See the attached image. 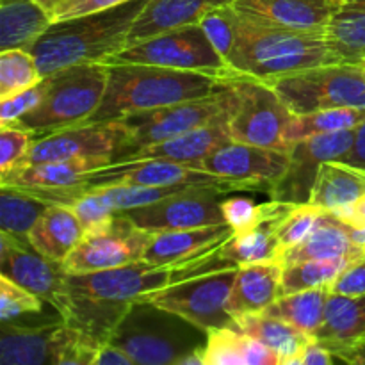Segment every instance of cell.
<instances>
[{
    "mask_svg": "<svg viewBox=\"0 0 365 365\" xmlns=\"http://www.w3.org/2000/svg\"><path fill=\"white\" fill-rule=\"evenodd\" d=\"M330 292L344 296H364L365 294V257L359 262L351 264L334 284Z\"/></svg>",
    "mask_w": 365,
    "mask_h": 365,
    "instance_id": "cell-49",
    "label": "cell"
},
{
    "mask_svg": "<svg viewBox=\"0 0 365 365\" xmlns=\"http://www.w3.org/2000/svg\"><path fill=\"white\" fill-rule=\"evenodd\" d=\"M289 163L291 153L287 150L230 141L207 155L198 168L207 173L237 182L245 187L262 184L273 187L284 177Z\"/></svg>",
    "mask_w": 365,
    "mask_h": 365,
    "instance_id": "cell-18",
    "label": "cell"
},
{
    "mask_svg": "<svg viewBox=\"0 0 365 365\" xmlns=\"http://www.w3.org/2000/svg\"><path fill=\"white\" fill-rule=\"evenodd\" d=\"M109 157H75L66 160L18 166L2 177V187L27 189V191H68L82 187L86 178L96 170L109 166Z\"/></svg>",
    "mask_w": 365,
    "mask_h": 365,
    "instance_id": "cell-22",
    "label": "cell"
},
{
    "mask_svg": "<svg viewBox=\"0 0 365 365\" xmlns=\"http://www.w3.org/2000/svg\"><path fill=\"white\" fill-rule=\"evenodd\" d=\"M53 202L16 187H2L0 195V228L2 232L27 241L29 232L32 230L39 217Z\"/></svg>",
    "mask_w": 365,
    "mask_h": 365,
    "instance_id": "cell-37",
    "label": "cell"
},
{
    "mask_svg": "<svg viewBox=\"0 0 365 365\" xmlns=\"http://www.w3.org/2000/svg\"><path fill=\"white\" fill-rule=\"evenodd\" d=\"M355 262L359 260L349 257H335V259L299 260V262L287 264L282 273V296L305 289L330 287Z\"/></svg>",
    "mask_w": 365,
    "mask_h": 365,
    "instance_id": "cell-38",
    "label": "cell"
},
{
    "mask_svg": "<svg viewBox=\"0 0 365 365\" xmlns=\"http://www.w3.org/2000/svg\"><path fill=\"white\" fill-rule=\"evenodd\" d=\"M235 0H150L132 25L127 45L171 29L198 24L207 11L232 6Z\"/></svg>",
    "mask_w": 365,
    "mask_h": 365,
    "instance_id": "cell-26",
    "label": "cell"
},
{
    "mask_svg": "<svg viewBox=\"0 0 365 365\" xmlns=\"http://www.w3.org/2000/svg\"><path fill=\"white\" fill-rule=\"evenodd\" d=\"M353 130L312 135L294 143L289 150L291 163L284 177L271 187V198L284 203H309L321 164L342 160L355 145Z\"/></svg>",
    "mask_w": 365,
    "mask_h": 365,
    "instance_id": "cell-15",
    "label": "cell"
},
{
    "mask_svg": "<svg viewBox=\"0 0 365 365\" xmlns=\"http://www.w3.org/2000/svg\"><path fill=\"white\" fill-rule=\"evenodd\" d=\"M230 82L209 73L150 64H107V86L98 109L86 123H103L141 110L202 98Z\"/></svg>",
    "mask_w": 365,
    "mask_h": 365,
    "instance_id": "cell-2",
    "label": "cell"
},
{
    "mask_svg": "<svg viewBox=\"0 0 365 365\" xmlns=\"http://www.w3.org/2000/svg\"><path fill=\"white\" fill-rule=\"evenodd\" d=\"M123 141L125 132L118 120L73 125L38 135L18 166L66 160L75 157H109L113 163V157L120 152Z\"/></svg>",
    "mask_w": 365,
    "mask_h": 365,
    "instance_id": "cell-16",
    "label": "cell"
},
{
    "mask_svg": "<svg viewBox=\"0 0 365 365\" xmlns=\"http://www.w3.org/2000/svg\"><path fill=\"white\" fill-rule=\"evenodd\" d=\"M110 184L150 185V187H173V185H220L228 189H245V185L228 178L207 173L187 164L164 159L130 160V163L109 164L96 170L86 178L82 187H98Z\"/></svg>",
    "mask_w": 365,
    "mask_h": 365,
    "instance_id": "cell-17",
    "label": "cell"
},
{
    "mask_svg": "<svg viewBox=\"0 0 365 365\" xmlns=\"http://www.w3.org/2000/svg\"><path fill=\"white\" fill-rule=\"evenodd\" d=\"M364 121L365 109H355V107H337V109H321L307 114H294L285 130V143L291 150V146L302 139L331 134V132L353 130Z\"/></svg>",
    "mask_w": 365,
    "mask_h": 365,
    "instance_id": "cell-36",
    "label": "cell"
},
{
    "mask_svg": "<svg viewBox=\"0 0 365 365\" xmlns=\"http://www.w3.org/2000/svg\"><path fill=\"white\" fill-rule=\"evenodd\" d=\"M282 273L284 264L277 260L239 267L227 307L230 316L260 314L273 305L282 296Z\"/></svg>",
    "mask_w": 365,
    "mask_h": 365,
    "instance_id": "cell-24",
    "label": "cell"
},
{
    "mask_svg": "<svg viewBox=\"0 0 365 365\" xmlns=\"http://www.w3.org/2000/svg\"><path fill=\"white\" fill-rule=\"evenodd\" d=\"M328 296H330V287L305 289L292 294H284L273 305L267 307L264 314L278 317L302 330L303 334L314 337L323 324Z\"/></svg>",
    "mask_w": 365,
    "mask_h": 365,
    "instance_id": "cell-35",
    "label": "cell"
},
{
    "mask_svg": "<svg viewBox=\"0 0 365 365\" xmlns=\"http://www.w3.org/2000/svg\"><path fill=\"white\" fill-rule=\"evenodd\" d=\"M335 257H349L362 260L365 248L356 245L349 235V225L339 220L334 212H327L317 225L316 230L296 248L289 250L282 257V264L299 262V260L314 259H335Z\"/></svg>",
    "mask_w": 365,
    "mask_h": 365,
    "instance_id": "cell-28",
    "label": "cell"
},
{
    "mask_svg": "<svg viewBox=\"0 0 365 365\" xmlns=\"http://www.w3.org/2000/svg\"><path fill=\"white\" fill-rule=\"evenodd\" d=\"M234 328L262 342L271 351L277 353L280 365H294L303 348L314 339L292 324L264 312L235 317Z\"/></svg>",
    "mask_w": 365,
    "mask_h": 365,
    "instance_id": "cell-32",
    "label": "cell"
},
{
    "mask_svg": "<svg viewBox=\"0 0 365 365\" xmlns=\"http://www.w3.org/2000/svg\"><path fill=\"white\" fill-rule=\"evenodd\" d=\"M292 114L321 109H365L364 64L334 63L284 75L269 82Z\"/></svg>",
    "mask_w": 365,
    "mask_h": 365,
    "instance_id": "cell-9",
    "label": "cell"
},
{
    "mask_svg": "<svg viewBox=\"0 0 365 365\" xmlns=\"http://www.w3.org/2000/svg\"><path fill=\"white\" fill-rule=\"evenodd\" d=\"M232 235L234 230L228 223L155 232L141 262L150 266H175L203 259L216 253Z\"/></svg>",
    "mask_w": 365,
    "mask_h": 365,
    "instance_id": "cell-20",
    "label": "cell"
},
{
    "mask_svg": "<svg viewBox=\"0 0 365 365\" xmlns=\"http://www.w3.org/2000/svg\"><path fill=\"white\" fill-rule=\"evenodd\" d=\"M36 2H38L43 9H46L50 14H52L53 9H56L57 6H61L63 2H66V0H36Z\"/></svg>",
    "mask_w": 365,
    "mask_h": 365,
    "instance_id": "cell-56",
    "label": "cell"
},
{
    "mask_svg": "<svg viewBox=\"0 0 365 365\" xmlns=\"http://www.w3.org/2000/svg\"><path fill=\"white\" fill-rule=\"evenodd\" d=\"M103 64H150L209 73L230 82L232 71L200 24L184 25L150 36L113 53Z\"/></svg>",
    "mask_w": 365,
    "mask_h": 365,
    "instance_id": "cell-8",
    "label": "cell"
},
{
    "mask_svg": "<svg viewBox=\"0 0 365 365\" xmlns=\"http://www.w3.org/2000/svg\"><path fill=\"white\" fill-rule=\"evenodd\" d=\"M355 145H353L351 152L342 159V163L365 170V121L355 128Z\"/></svg>",
    "mask_w": 365,
    "mask_h": 365,
    "instance_id": "cell-53",
    "label": "cell"
},
{
    "mask_svg": "<svg viewBox=\"0 0 365 365\" xmlns=\"http://www.w3.org/2000/svg\"><path fill=\"white\" fill-rule=\"evenodd\" d=\"M96 351L98 349L66 321L41 328L4 323L0 335L2 365H91Z\"/></svg>",
    "mask_w": 365,
    "mask_h": 365,
    "instance_id": "cell-12",
    "label": "cell"
},
{
    "mask_svg": "<svg viewBox=\"0 0 365 365\" xmlns=\"http://www.w3.org/2000/svg\"><path fill=\"white\" fill-rule=\"evenodd\" d=\"M327 212L328 210L319 209V207L312 205V203H291L289 209L285 210L284 216L280 217V221H278L277 228L282 257H284L289 250L302 245V242L316 230V227L321 223V220H323V216Z\"/></svg>",
    "mask_w": 365,
    "mask_h": 365,
    "instance_id": "cell-40",
    "label": "cell"
},
{
    "mask_svg": "<svg viewBox=\"0 0 365 365\" xmlns=\"http://www.w3.org/2000/svg\"><path fill=\"white\" fill-rule=\"evenodd\" d=\"M291 203L278 202L277 210L267 217L259 227L252 228L248 232L234 234L223 246L220 253L227 260L234 262L235 266H248V264L259 262H280V245H278V221L284 216L285 210Z\"/></svg>",
    "mask_w": 365,
    "mask_h": 365,
    "instance_id": "cell-31",
    "label": "cell"
},
{
    "mask_svg": "<svg viewBox=\"0 0 365 365\" xmlns=\"http://www.w3.org/2000/svg\"><path fill=\"white\" fill-rule=\"evenodd\" d=\"M277 207L278 202L274 200L271 203L259 205L252 198H245V196H228L221 203L225 221L230 225L234 234H241V232H248L259 227L277 210Z\"/></svg>",
    "mask_w": 365,
    "mask_h": 365,
    "instance_id": "cell-44",
    "label": "cell"
},
{
    "mask_svg": "<svg viewBox=\"0 0 365 365\" xmlns=\"http://www.w3.org/2000/svg\"><path fill=\"white\" fill-rule=\"evenodd\" d=\"M43 96V84L32 86L11 98L0 100V125H14L24 114L34 109Z\"/></svg>",
    "mask_w": 365,
    "mask_h": 365,
    "instance_id": "cell-47",
    "label": "cell"
},
{
    "mask_svg": "<svg viewBox=\"0 0 365 365\" xmlns=\"http://www.w3.org/2000/svg\"><path fill=\"white\" fill-rule=\"evenodd\" d=\"M178 316L146 302H134L110 342L123 349L135 365H180L185 356L205 348V339H185L173 323Z\"/></svg>",
    "mask_w": 365,
    "mask_h": 365,
    "instance_id": "cell-7",
    "label": "cell"
},
{
    "mask_svg": "<svg viewBox=\"0 0 365 365\" xmlns=\"http://www.w3.org/2000/svg\"><path fill=\"white\" fill-rule=\"evenodd\" d=\"M128 0H66L57 6L52 13V20H66V18L84 16V14L98 13V11L110 9V7L121 6Z\"/></svg>",
    "mask_w": 365,
    "mask_h": 365,
    "instance_id": "cell-48",
    "label": "cell"
},
{
    "mask_svg": "<svg viewBox=\"0 0 365 365\" xmlns=\"http://www.w3.org/2000/svg\"><path fill=\"white\" fill-rule=\"evenodd\" d=\"M150 241L152 232L141 230L125 214L118 212L107 230L84 235L66 257L63 269L66 274H84L141 262Z\"/></svg>",
    "mask_w": 365,
    "mask_h": 365,
    "instance_id": "cell-14",
    "label": "cell"
},
{
    "mask_svg": "<svg viewBox=\"0 0 365 365\" xmlns=\"http://www.w3.org/2000/svg\"><path fill=\"white\" fill-rule=\"evenodd\" d=\"M362 64H364V68H365V61H364V63H362Z\"/></svg>",
    "mask_w": 365,
    "mask_h": 365,
    "instance_id": "cell-57",
    "label": "cell"
},
{
    "mask_svg": "<svg viewBox=\"0 0 365 365\" xmlns=\"http://www.w3.org/2000/svg\"><path fill=\"white\" fill-rule=\"evenodd\" d=\"M228 191L232 189L220 185H187L159 202L121 214H125L135 227L152 234L221 225L227 223L221 203Z\"/></svg>",
    "mask_w": 365,
    "mask_h": 365,
    "instance_id": "cell-13",
    "label": "cell"
},
{
    "mask_svg": "<svg viewBox=\"0 0 365 365\" xmlns=\"http://www.w3.org/2000/svg\"><path fill=\"white\" fill-rule=\"evenodd\" d=\"M70 207L77 214L78 221L84 228V235L98 234L113 225L116 210L107 203V200L96 189H84L77 198L71 200Z\"/></svg>",
    "mask_w": 365,
    "mask_h": 365,
    "instance_id": "cell-43",
    "label": "cell"
},
{
    "mask_svg": "<svg viewBox=\"0 0 365 365\" xmlns=\"http://www.w3.org/2000/svg\"><path fill=\"white\" fill-rule=\"evenodd\" d=\"M230 84L239 98L237 107L228 120L232 141L289 152L285 130L294 114L273 86L266 81L239 75H232Z\"/></svg>",
    "mask_w": 365,
    "mask_h": 365,
    "instance_id": "cell-11",
    "label": "cell"
},
{
    "mask_svg": "<svg viewBox=\"0 0 365 365\" xmlns=\"http://www.w3.org/2000/svg\"><path fill=\"white\" fill-rule=\"evenodd\" d=\"M334 214L351 227H365V195L351 205L335 210Z\"/></svg>",
    "mask_w": 365,
    "mask_h": 365,
    "instance_id": "cell-52",
    "label": "cell"
},
{
    "mask_svg": "<svg viewBox=\"0 0 365 365\" xmlns=\"http://www.w3.org/2000/svg\"><path fill=\"white\" fill-rule=\"evenodd\" d=\"M41 78L34 56L29 50L11 48L0 52V100L20 95L39 84Z\"/></svg>",
    "mask_w": 365,
    "mask_h": 365,
    "instance_id": "cell-39",
    "label": "cell"
},
{
    "mask_svg": "<svg viewBox=\"0 0 365 365\" xmlns=\"http://www.w3.org/2000/svg\"><path fill=\"white\" fill-rule=\"evenodd\" d=\"M327 41L341 63L365 61V0H339L327 25Z\"/></svg>",
    "mask_w": 365,
    "mask_h": 365,
    "instance_id": "cell-34",
    "label": "cell"
},
{
    "mask_svg": "<svg viewBox=\"0 0 365 365\" xmlns=\"http://www.w3.org/2000/svg\"><path fill=\"white\" fill-rule=\"evenodd\" d=\"M237 102V93L230 84L228 88L202 96V98L118 118L123 127L125 141L120 152L113 157V163H118L135 150L175 138L192 128L203 127L212 121L230 120Z\"/></svg>",
    "mask_w": 365,
    "mask_h": 365,
    "instance_id": "cell-6",
    "label": "cell"
},
{
    "mask_svg": "<svg viewBox=\"0 0 365 365\" xmlns=\"http://www.w3.org/2000/svg\"><path fill=\"white\" fill-rule=\"evenodd\" d=\"M52 21V14L36 0H2L0 52L11 48L29 50Z\"/></svg>",
    "mask_w": 365,
    "mask_h": 365,
    "instance_id": "cell-33",
    "label": "cell"
},
{
    "mask_svg": "<svg viewBox=\"0 0 365 365\" xmlns=\"http://www.w3.org/2000/svg\"><path fill=\"white\" fill-rule=\"evenodd\" d=\"M91 365H135L134 360L113 342L100 346Z\"/></svg>",
    "mask_w": 365,
    "mask_h": 365,
    "instance_id": "cell-51",
    "label": "cell"
},
{
    "mask_svg": "<svg viewBox=\"0 0 365 365\" xmlns=\"http://www.w3.org/2000/svg\"><path fill=\"white\" fill-rule=\"evenodd\" d=\"M223 267L239 266L225 259L220 250L203 259L175 264V266H150L145 262H134L114 269L95 271V273L68 274L64 292L100 299V302L134 303L150 292L160 291L177 282Z\"/></svg>",
    "mask_w": 365,
    "mask_h": 365,
    "instance_id": "cell-5",
    "label": "cell"
},
{
    "mask_svg": "<svg viewBox=\"0 0 365 365\" xmlns=\"http://www.w3.org/2000/svg\"><path fill=\"white\" fill-rule=\"evenodd\" d=\"M0 271L2 277L34 292L43 302L59 309L66 289L63 264L48 260L36 252L29 241L2 232L0 235Z\"/></svg>",
    "mask_w": 365,
    "mask_h": 365,
    "instance_id": "cell-19",
    "label": "cell"
},
{
    "mask_svg": "<svg viewBox=\"0 0 365 365\" xmlns=\"http://www.w3.org/2000/svg\"><path fill=\"white\" fill-rule=\"evenodd\" d=\"M335 356H337V360H342V362H346V364L365 365V342L355 346V348L344 349V351L337 353Z\"/></svg>",
    "mask_w": 365,
    "mask_h": 365,
    "instance_id": "cell-54",
    "label": "cell"
},
{
    "mask_svg": "<svg viewBox=\"0 0 365 365\" xmlns=\"http://www.w3.org/2000/svg\"><path fill=\"white\" fill-rule=\"evenodd\" d=\"M237 269L239 267H223L198 274L145 294L138 302L152 303L159 309L168 310L202 328L203 331L234 327V317L227 307L237 278Z\"/></svg>",
    "mask_w": 365,
    "mask_h": 365,
    "instance_id": "cell-10",
    "label": "cell"
},
{
    "mask_svg": "<svg viewBox=\"0 0 365 365\" xmlns=\"http://www.w3.org/2000/svg\"><path fill=\"white\" fill-rule=\"evenodd\" d=\"M334 63L341 61L331 52L324 32L292 31L259 24L242 14L237 38L227 57L232 75L266 82Z\"/></svg>",
    "mask_w": 365,
    "mask_h": 365,
    "instance_id": "cell-3",
    "label": "cell"
},
{
    "mask_svg": "<svg viewBox=\"0 0 365 365\" xmlns=\"http://www.w3.org/2000/svg\"><path fill=\"white\" fill-rule=\"evenodd\" d=\"M314 339L331 349L334 355L365 342V294L344 296L330 292L323 324Z\"/></svg>",
    "mask_w": 365,
    "mask_h": 365,
    "instance_id": "cell-25",
    "label": "cell"
},
{
    "mask_svg": "<svg viewBox=\"0 0 365 365\" xmlns=\"http://www.w3.org/2000/svg\"><path fill=\"white\" fill-rule=\"evenodd\" d=\"M232 141L230 130H228V120L212 121L203 127L192 128L175 138L164 139L155 145L145 146L135 152L128 153L118 163H130V160H145V159H164L175 160V163L187 164V166L198 168L200 163L207 155L214 152L220 146ZM110 163V164H118ZM200 170V168H198Z\"/></svg>",
    "mask_w": 365,
    "mask_h": 365,
    "instance_id": "cell-23",
    "label": "cell"
},
{
    "mask_svg": "<svg viewBox=\"0 0 365 365\" xmlns=\"http://www.w3.org/2000/svg\"><path fill=\"white\" fill-rule=\"evenodd\" d=\"M43 96L38 106L14 125L48 134L61 128L86 123L98 109L107 86V64L88 63L63 68L41 78Z\"/></svg>",
    "mask_w": 365,
    "mask_h": 365,
    "instance_id": "cell-4",
    "label": "cell"
},
{
    "mask_svg": "<svg viewBox=\"0 0 365 365\" xmlns=\"http://www.w3.org/2000/svg\"><path fill=\"white\" fill-rule=\"evenodd\" d=\"M335 360H337V356L334 355L331 349H328L327 346H323L321 342H317L316 339H312V341L303 348V351L299 353L294 365H330L334 364Z\"/></svg>",
    "mask_w": 365,
    "mask_h": 365,
    "instance_id": "cell-50",
    "label": "cell"
},
{
    "mask_svg": "<svg viewBox=\"0 0 365 365\" xmlns=\"http://www.w3.org/2000/svg\"><path fill=\"white\" fill-rule=\"evenodd\" d=\"M43 299L6 277H0V319L9 323L24 314L41 312Z\"/></svg>",
    "mask_w": 365,
    "mask_h": 365,
    "instance_id": "cell-45",
    "label": "cell"
},
{
    "mask_svg": "<svg viewBox=\"0 0 365 365\" xmlns=\"http://www.w3.org/2000/svg\"><path fill=\"white\" fill-rule=\"evenodd\" d=\"M364 195L365 170L342 160H327L321 164L309 203L328 212H335L355 203Z\"/></svg>",
    "mask_w": 365,
    "mask_h": 365,
    "instance_id": "cell-30",
    "label": "cell"
},
{
    "mask_svg": "<svg viewBox=\"0 0 365 365\" xmlns=\"http://www.w3.org/2000/svg\"><path fill=\"white\" fill-rule=\"evenodd\" d=\"M205 365H280L278 355L262 342L235 330L234 327L207 331L203 348Z\"/></svg>",
    "mask_w": 365,
    "mask_h": 365,
    "instance_id": "cell-29",
    "label": "cell"
},
{
    "mask_svg": "<svg viewBox=\"0 0 365 365\" xmlns=\"http://www.w3.org/2000/svg\"><path fill=\"white\" fill-rule=\"evenodd\" d=\"M349 235L359 246L365 248V227H351L349 225Z\"/></svg>",
    "mask_w": 365,
    "mask_h": 365,
    "instance_id": "cell-55",
    "label": "cell"
},
{
    "mask_svg": "<svg viewBox=\"0 0 365 365\" xmlns=\"http://www.w3.org/2000/svg\"><path fill=\"white\" fill-rule=\"evenodd\" d=\"M187 185H173V187H150V185H132V184H110L93 187L107 200L110 207L116 212H125V210L138 209V207L150 205ZM91 189V187H89Z\"/></svg>",
    "mask_w": 365,
    "mask_h": 365,
    "instance_id": "cell-41",
    "label": "cell"
},
{
    "mask_svg": "<svg viewBox=\"0 0 365 365\" xmlns=\"http://www.w3.org/2000/svg\"><path fill=\"white\" fill-rule=\"evenodd\" d=\"M84 239V228L77 214L66 203L53 202L29 232L32 248L53 262L63 264Z\"/></svg>",
    "mask_w": 365,
    "mask_h": 365,
    "instance_id": "cell-27",
    "label": "cell"
},
{
    "mask_svg": "<svg viewBox=\"0 0 365 365\" xmlns=\"http://www.w3.org/2000/svg\"><path fill=\"white\" fill-rule=\"evenodd\" d=\"M36 138L34 132L18 125H0V175L9 173L25 159Z\"/></svg>",
    "mask_w": 365,
    "mask_h": 365,
    "instance_id": "cell-46",
    "label": "cell"
},
{
    "mask_svg": "<svg viewBox=\"0 0 365 365\" xmlns=\"http://www.w3.org/2000/svg\"><path fill=\"white\" fill-rule=\"evenodd\" d=\"M241 14L235 11L234 6H223L210 9L200 18V27L210 39L214 48L220 52V56L227 61L232 46H234L235 38H237V27Z\"/></svg>",
    "mask_w": 365,
    "mask_h": 365,
    "instance_id": "cell-42",
    "label": "cell"
},
{
    "mask_svg": "<svg viewBox=\"0 0 365 365\" xmlns=\"http://www.w3.org/2000/svg\"><path fill=\"white\" fill-rule=\"evenodd\" d=\"M232 6L245 18L266 25L305 32H324L339 0H235Z\"/></svg>",
    "mask_w": 365,
    "mask_h": 365,
    "instance_id": "cell-21",
    "label": "cell"
},
{
    "mask_svg": "<svg viewBox=\"0 0 365 365\" xmlns=\"http://www.w3.org/2000/svg\"><path fill=\"white\" fill-rule=\"evenodd\" d=\"M150 0H128L121 6L84 16L52 21L32 43L43 77L77 64L103 63L107 57L127 46L128 32Z\"/></svg>",
    "mask_w": 365,
    "mask_h": 365,
    "instance_id": "cell-1",
    "label": "cell"
}]
</instances>
